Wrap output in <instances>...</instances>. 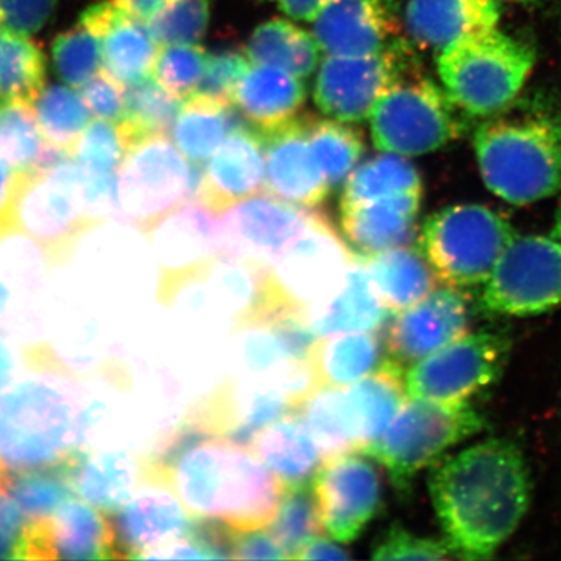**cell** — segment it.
Masks as SVG:
<instances>
[{"label":"cell","instance_id":"1","mask_svg":"<svg viewBox=\"0 0 561 561\" xmlns=\"http://www.w3.org/2000/svg\"><path fill=\"white\" fill-rule=\"evenodd\" d=\"M139 463L142 483L171 490L192 518L256 530L271 526L278 511L283 483L249 446L183 421Z\"/></svg>","mask_w":561,"mask_h":561},{"label":"cell","instance_id":"2","mask_svg":"<svg viewBox=\"0 0 561 561\" xmlns=\"http://www.w3.org/2000/svg\"><path fill=\"white\" fill-rule=\"evenodd\" d=\"M430 494L454 559H491L529 512V463L508 438L479 442L432 465Z\"/></svg>","mask_w":561,"mask_h":561},{"label":"cell","instance_id":"3","mask_svg":"<svg viewBox=\"0 0 561 561\" xmlns=\"http://www.w3.org/2000/svg\"><path fill=\"white\" fill-rule=\"evenodd\" d=\"M476 158L486 190L516 206L561 192V116L502 114L476 130Z\"/></svg>","mask_w":561,"mask_h":561},{"label":"cell","instance_id":"4","mask_svg":"<svg viewBox=\"0 0 561 561\" xmlns=\"http://www.w3.org/2000/svg\"><path fill=\"white\" fill-rule=\"evenodd\" d=\"M84 442L83 412L44 379L0 390V463L9 471L66 463Z\"/></svg>","mask_w":561,"mask_h":561},{"label":"cell","instance_id":"5","mask_svg":"<svg viewBox=\"0 0 561 561\" xmlns=\"http://www.w3.org/2000/svg\"><path fill=\"white\" fill-rule=\"evenodd\" d=\"M535 66L529 44L490 27L449 44L438 57V73L454 105L470 116L507 110L526 87Z\"/></svg>","mask_w":561,"mask_h":561},{"label":"cell","instance_id":"6","mask_svg":"<svg viewBox=\"0 0 561 561\" xmlns=\"http://www.w3.org/2000/svg\"><path fill=\"white\" fill-rule=\"evenodd\" d=\"M409 400L389 427L360 451L387 468L401 500L411 497L412 483L421 470L485 430V420L470 402Z\"/></svg>","mask_w":561,"mask_h":561},{"label":"cell","instance_id":"7","mask_svg":"<svg viewBox=\"0 0 561 561\" xmlns=\"http://www.w3.org/2000/svg\"><path fill=\"white\" fill-rule=\"evenodd\" d=\"M511 221L483 205L446 206L421 228L419 249L435 278L456 289L481 286L515 238Z\"/></svg>","mask_w":561,"mask_h":561},{"label":"cell","instance_id":"8","mask_svg":"<svg viewBox=\"0 0 561 561\" xmlns=\"http://www.w3.org/2000/svg\"><path fill=\"white\" fill-rule=\"evenodd\" d=\"M201 164L187 161L165 135L138 140L117 169L116 219L149 230L186 202H198Z\"/></svg>","mask_w":561,"mask_h":561},{"label":"cell","instance_id":"9","mask_svg":"<svg viewBox=\"0 0 561 561\" xmlns=\"http://www.w3.org/2000/svg\"><path fill=\"white\" fill-rule=\"evenodd\" d=\"M379 150L421 157L448 146L463 133L459 108L445 90L412 70L379 99L370 114Z\"/></svg>","mask_w":561,"mask_h":561},{"label":"cell","instance_id":"10","mask_svg":"<svg viewBox=\"0 0 561 561\" xmlns=\"http://www.w3.org/2000/svg\"><path fill=\"white\" fill-rule=\"evenodd\" d=\"M84 171L69 160L47 172H24L11 210L14 227L46 253L47 262H62L92 227L84 210Z\"/></svg>","mask_w":561,"mask_h":561},{"label":"cell","instance_id":"11","mask_svg":"<svg viewBox=\"0 0 561 561\" xmlns=\"http://www.w3.org/2000/svg\"><path fill=\"white\" fill-rule=\"evenodd\" d=\"M353 260L327 216L311 210L300 234L272 262L276 297L284 308L311 320L341 290Z\"/></svg>","mask_w":561,"mask_h":561},{"label":"cell","instance_id":"12","mask_svg":"<svg viewBox=\"0 0 561 561\" xmlns=\"http://www.w3.org/2000/svg\"><path fill=\"white\" fill-rule=\"evenodd\" d=\"M561 306V242L553 236L513 238L486 279L483 311L534 317Z\"/></svg>","mask_w":561,"mask_h":561},{"label":"cell","instance_id":"13","mask_svg":"<svg viewBox=\"0 0 561 561\" xmlns=\"http://www.w3.org/2000/svg\"><path fill=\"white\" fill-rule=\"evenodd\" d=\"M511 351L502 332H467L415 362L404 375L405 393L413 400L468 402L501 378Z\"/></svg>","mask_w":561,"mask_h":561},{"label":"cell","instance_id":"14","mask_svg":"<svg viewBox=\"0 0 561 561\" xmlns=\"http://www.w3.org/2000/svg\"><path fill=\"white\" fill-rule=\"evenodd\" d=\"M416 58L404 39L389 49L360 57L328 55L313 87V101L321 113L341 122H360L387 91L416 70Z\"/></svg>","mask_w":561,"mask_h":561},{"label":"cell","instance_id":"15","mask_svg":"<svg viewBox=\"0 0 561 561\" xmlns=\"http://www.w3.org/2000/svg\"><path fill=\"white\" fill-rule=\"evenodd\" d=\"M160 265V298L168 302L197 283L221 254L220 216L186 202L144 232Z\"/></svg>","mask_w":561,"mask_h":561},{"label":"cell","instance_id":"16","mask_svg":"<svg viewBox=\"0 0 561 561\" xmlns=\"http://www.w3.org/2000/svg\"><path fill=\"white\" fill-rule=\"evenodd\" d=\"M321 526L332 540L359 538L383 512L382 481L378 468L362 453L324 459L312 479Z\"/></svg>","mask_w":561,"mask_h":561},{"label":"cell","instance_id":"17","mask_svg":"<svg viewBox=\"0 0 561 561\" xmlns=\"http://www.w3.org/2000/svg\"><path fill=\"white\" fill-rule=\"evenodd\" d=\"M117 559L113 524L79 500L62 502L50 516L31 519L18 540L16 560Z\"/></svg>","mask_w":561,"mask_h":561},{"label":"cell","instance_id":"18","mask_svg":"<svg viewBox=\"0 0 561 561\" xmlns=\"http://www.w3.org/2000/svg\"><path fill=\"white\" fill-rule=\"evenodd\" d=\"M219 216L221 254L271 267L300 234L311 210L261 192Z\"/></svg>","mask_w":561,"mask_h":561},{"label":"cell","instance_id":"19","mask_svg":"<svg viewBox=\"0 0 561 561\" xmlns=\"http://www.w3.org/2000/svg\"><path fill=\"white\" fill-rule=\"evenodd\" d=\"M295 412L287 394L272 383L225 379L192 405L184 423L195 431L250 445L273 421Z\"/></svg>","mask_w":561,"mask_h":561},{"label":"cell","instance_id":"20","mask_svg":"<svg viewBox=\"0 0 561 561\" xmlns=\"http://www.w3.org/2000/svg\"><path fill=\"white\" fill-rule=\"evenodd\" d=\"M471 308L456 287L431 291L424 300L398 313L387 331L390 359L415 364L470 331Z\"/></svg>","mask_w":561,"mask_h":561},{"label":"cell","instance_id":"21","mask_svg":"<svg viewBox=\"0 0 561 561\" xmlns=\"http://www.w3.org/2000/svg\"><path fill=\"white\" fill-rule=\"evenodd\" d=\"M313 38L327 55L360 57L401 41L397 0H331L313 21Z\"/></svg>","mask_w":561,"mask_h":561},{"label":"cell","instance_id":"22","mask_svg":"<svg viewBox=\"0 0 561 561\" xmlns=\"http://www.w3.org/2000/svg\"><path fill=\"white\" fill-rule=\"evenodd\" d=\"M264 144V192L301 208H316L330 187L308 139V127L295 119L260 133Z\"/></svg>","mask_w":561,"mask_h":561},{"label":"cell","instance_id":"23","mask_svg":"<svg viewBox=\"0 0 561 561\" xmlns=\"http://www.w3.org/2000/svg\"><path fill=\"white\" fill-rule=\"evenodd\" d=\"M80 24L101 39L102 70L111 79L125 88L149 79L158 44L147 22L105 0L84 11Z\"/></svg>","mask_w":561,"mask_h":561},{"label":"cell","instance_id":"24","mask_svg":"<svg viewBox=\"0 0 561 561\" xmlns=\"http://www.w3.org/2000/svg\"><path fill=\"white\" fill-rule=\"evenodd\" d=\"M264 144L247 127L227 136L202 171L197 201L221 214L236 203L264 191Z\"/></svg>","mask_w":561,"mask_h":561},{"label":"cell","instance_id":"25","mask_svg":"<svg viewBox=\"0 0 561 561\" xmlns=\"http://www.w3.org/2000/svg\"><path fill=\"white\" fill-rule=\"evenodd\" d=\"M192 516L165 486L140 483L131 500L114 513L117 559L142 560L144 553L190 529Z\"/></svg>","mask_w":561,"mask_h":561},{"label":"cell","instance_id":"26","mask_svg":"<svg viewBox=\"0 0 561 561\" xmlns=\"http://www.w3.org/2000/svg\"><path fill=\"white\" fill-rule=\"evenodd\" d=\"M423 192L341 205L342 230L359 256L411 245Z\"/></svg>","mask_w":561,"mask_h":561},{"label":"cell","instance_id":"27","mask_svg":"<svg viewBox=\"0 0 561 561\" xmlns=\"http://www.w3.org/2000/svg\"><path fill=\"white\" fill-rule=\"evenodd\" d=\"M501 5L494 0H409L405 27L423 49L442 51L472 33L496 27Z\"/></svg>","mask_w":561,"mask_h":561},{"label":"cell","instance_id":"28","mask_svg":"<svg viewBox=\"0 0 561 561\" xmlns=\"http://www.w3.org/2000/svg\"><path fill=\"white\" fill-rule=\"evenodd\" d=\"M305 101L306 87L300 77L275 66L251 65L232 94L231 105L265 133L297 119Z\"/></svg>","mask_w":561,"mask_h":561},{"label":"cell","instance_id":"29","mask_svg":"<svg viewBox=\"0 0 561 561\" xmlns=\"http://www.w3.org/2000/svg\"><path fill=\"white\" fill-rule=\"evenodd\" d=\"M73 493L92 507L113 515L131 500L140 479V463L124 451L80 449L66 461Z\"/></svg>","mask_w":561,"mask_h":561},{"label":"cell","instance_id":"30","mask_svg":"<svg viewBox=\"0 0 561 561\" xmlns=\"http://www.w3.org/2000/svg\"><path fill=\"white\" fill-rule=\"evenodd\" d=\"M383 343L375 331L323 335L308 354L316 389H346L382 364Z\"/></svg>","mask_w":561,"mask_h":561},{"label":"cell","instance_id":"31","mask_svg":"<svg viewBox=\"0 0 561 561\" xmlns=\"http://www.w3.org/2000/svg\"><path fill=\"white\" fill-rule=\"evenodd\" d=\"M249 448L279 479L283 489L312 482L323 463L311 432L295 413L273 421L257 432Z\"/></svg>","mask_w":561,"mask_h":561},{"label":"cell","instance_id":"32","mask_svg":"<svg viewBox=\"0 0 561 561\" xmlns=\"http://www.w3.org/2000/svg\"><path fill=\"white\" fill-rule=\"evenodd\" d=\"M404 375L402 365L389 357L376 371L346 387V405L360 451L376 440L400 412L408 398Z\"/></svg>","mask_w":561,"mask_h":561},{"label":"cell","instance_id":"33","mask_svg":"<svg viewBox=\"0 0 561 561\" xmlns=\"http://www.w3.org/2000/svg\"><path fill=\"white\" fill-rule=\"evenodd\" d=\"M359 257L379 300L389 312L412 308L435 290L437 278L420 249L400 247Z\"/></svg>","mask_w":561,"mask_h":561},{"label":"cell","instance_id":"34","mask_svg":"<svg viewBox=\"0 0 561 561\" xmlns=\"http://www.w3.org/2000/svg\"><path fill=\"white\" fill-rule=\"evenodd\" d=\"M383 308L359 254L354 256L341 290L313 313L309 323L317 335L337 332L376 331L386 321Z\"/></svg>","mask_w":561,"mask_h":561},{"label":"cell","instance_id":"35","mask_svg":"<svg viewBox=\"0 0 561 561\" xmlns=\"http://www.w3.org/2000/svg\"><path fill=\"white\" fill-rule=\"evenodd\" d=\"M243 127L231 105L202 95L183 102L172 127V142L192 164H203L231 131Z\"/></svg>","mask_w":561,"mask_h":561},{"label":"cell","instance_id":"36","mask_svg":"<svg viewBox=\"0 0 561 561\" xmlns=\"http://www.w3.org/2000/svg\"><path fill=\"white\" fill-rule=\"evenodd\" d=\"M251 65L275 66L308 79L320 60L316 38L289 21L264 22L251 33L245 50Z\"/></svg>","mask_w":561,"mask_h":561},{"label":"cell","instance_id":"37","mask_svg":"<svg viewBox=\"0 0 561 561\" xmlns=\"http://www.w3.org/2000/svg\"><path fill=\"white\" fill-rule=\"evenodd\" d=\"M46 83L43 51L27 36L0 24V102L35 105Z\"/></svg>","mask_w":561,"mask_h":561},{"label":"cell","instance_id":"38","mask_svg":"<svg viewBox=\"0 0 561 561\" xmlns=\"http://www.w3.org/2000/svg\"><path fill=\"white\" fill-rule=\"evenodd\" d=\"M324 459L359 453L356 431L346 405L345 389H319L297 411Z\"/></svg>","mask_w":561,"mask_h":561},{"label":"cell","instance_id":"39","mask_svg":"<svg viewBox=\"0 0 561 561\" xmlns=\"http://www.w3.org/2000/svg\"><path fill=\"white\" fill-rule=\"evenodd\" d=\"M183 102L162 90L151 77L125 88L124 117L117 127L128 150L138 140L154 135H171Z\"/></svg>","mask_w":561,"mask_h":561},{"label":"cell","instance_id":"40","mask_svg":"<svg viewBox=\"0 0 561 561\" xmlns=\"http://www.w3.org/2000/svg\"><path fill=\"white\" fill-rule=\"evenodd\" d=\"M423 192L415 165L397 153L379 154L354 169L345 181L341 205Z\"/></svg>","mask_w":561,"mask_h":561},{"label":"cell","instance_id":"41","mask_svg":"<svg viewBox=\"0 0 561 561\" xmlns=\"http://www.w3.org/2000/svg\"><path fill=\"white\" fill-rule=\"evenodd\" d=\"M44 142L68 151L73 158L77 144L92 121L80 92L70 87L47 88L33 105Z\"/></svg>","mask_w":561,"mask_h":561},{"label":"cell","instance_id":"42","mask_svg":"<svg viewBox=\"0 0 561 561\" xmlns=\"http://www.w3.org/2000/svg\"><path fill=\"white\" fill-rule=\"evenodd\" d=\"M308 139L330 191L337 190L359 162L364 140L359 130L341 121H316L308 125Z\"/></svg>","mask_w":561,"mask_h":561},{"label":"cell","instance_id":"43","mask_svg":"<svg viewBox=\"0 0 561 561\" xmlns=\"http://www.w3.org/2000/svg\"><path fill=\"white\" fill-rule=\"evenodd\" d=\"M321 531L323 526L312 482L283 489L278 511L271 523V534L287 559L295 560L302 546L319 537Z\"/></svg>","mask_w":561,"mask_h":561},{"label":"cell","instance_id":"44","mask_svg":"<svg viewBox=\"0 0 561 561\" xmlns=\"http://www.w3.org/2000/svg\"><path fill=\"white\" fill-rule=\"evenodd\" d=\"M7 483L22 512L27 515L28 522L50 516L73 494L66 463L9 471Z\"/></svg>","mask_w":561,"mask_h":561},{"label":"cell","instance_id":"45","mask_svg":"<svg viewBox=\"0 0 561 561\" xmlns=\"http://www.w3.org/2000/svg\"><path fill=\"white\" fill-rule=\"evenodd\" d=\"M43 146L33 105L0 102V161L13 171L31 172Z\"/></svg>","mask_w":561,"mask_h":561},{"label":"cell","instance_id":"46","mask_svg":"<svg viewBox=\"0 0 561 561\" xmlns=\"http://www.w3.org/2000/svg\"><path fill=\"white\" fill-rule=\"evenodd\" d=\"M209 54L198 44H169L158 47L151 68V79L184 102L197 92L208 65Z\"/></svg>","mask_w":561,"mask_h":561},{"label":"cell","instance_id":"47","mask_svg":"<svg viewBox=\"0 0 561 561\" xmlns=\"http://www.w3.org/2000/svg\"><path fill=\"white\" fill-rule=\"evenodd\" d=\"M55 68L73 90H81L102 70L101 39L83 25L62 33L54 43Z\"/></svg>","mask_w":561,"mask_h":561},{"label":"cell","instance_id":"48","mask_svg":"<svg viewBox=\"0 0 561 561\" xmlns=\"http://www.w3.org/2000/svg\"><path fill=\"white\" fill-rule=\"evenodd\" d=\"M158 47L201 44L209 25V0H171L149 22Z\"/></svg>","mask_w":561,"mask_h":561},{"label":"cell","instance_id":"49","mask_svg":"<svg viewBox=\"0 0 561 561\" xmlns=\"http://www.w3.org/2000/svg\"><path fill=\"white\" fill-rule=\"evenodd\" d=\"M127 151L117 124L92 117L73 151V161L87 172L116 173Z\"/></svg>","mask_w":561,"mask_h":561},{"label":"cell","instance_id":"50","mask_svg":"<svg viewBox=\"0 0 561 561\" xmlns=\"http://www.w3.org/2000/svg\"><path fill=\"white\" fill-rule=\"evenodd\" d=\"M371 559L448 560L454 559V553L445 540L416 537L400 523H393L373 542Z\"/></svg>","mask_w":561,"mask_h":561},{"label":"cell","instance_id":"51","mask_svg":"<svg viewBox=\"0 0 561 561\" xmlns=\"http://www.w3.org/2000/svg\"><path fill=\"white\" fill-rule=\"evenodd\" d=\"M250 66L249 58L241 51L220 50L209 54L208 65L194 95L231 105L232 94Z\"/></svg>","mask_w":561,"mask_h":561},{"label":"cell","instance_id":"52","mask_svg":"<svg viewBox=\"0 0 561 561\" xmlns=\"http://www.w3.org/2000/svg\"><path fill=\"white\" fill-rule=\"evenodd\" d=\"M94 119L119 124L125 111V87L111 79L108 73H98L79 90Z\"/></svg>","mask_w":561,"mask_h":561},{"label":"cell","instance_id":"53","mask_svg":"<svg viewBox=\"0 0 561 561\" xmlns=\"http://www.w3.org/2000/svg\"><path fill=\"white\" fill-rule=\"evenodd\" d=\"M55 5L57 0H0V24L28 38L47 24Z\"/></svg>","mask_w":561,"mask_h":561},{"label":"cell","instance_id":"54","mask_svg":"<svg viewBox=\"0 0 561 561\" xmlns=\"http://www.w3.org/2000/svg\"><path fill=\"white\" fill-rule=\"evenodd\" d=\"M231 559L287 560V556L271 531L234 529L231 538Z\"/></svg>","mask_w":561,"mask_h":561},{"label":"cell","instance_id":"55","mask_svg":"<svg viewBox=\"0 0 561 561\" xmlns=\"http://www.w3.org/2000/svg\"><path fill=\"white\" fill-rule=\"evenodd\" d=\"M350 553L343 551L341 546L328 540V538H312L308 545L302 546L295 560H348Z\"/></svg>","mask_w":561,"mask_h":561},{"label":"cell","instance_id":"56","mask_svg":"<svg viewBox=\"0 0 561 561\" xmlns=\"http://www.w3.org/2000/svg\"><path fill=\"white\" fill-rule=\"evenodd\" d=\"M330 2L331 0H276L284 14L302 22L316 21Z\"/></svg>","mask_w":561,"mask_h":561},{"label":"cell","instance_id":"57","mask_svg":"<svg viewBox=\"0 0 561 561\" xmlns=\"http://www.w3.org/2000/svg\"><path fill=\"white\" fill-rule=\"evenodd\" d=\"M113 2L117 3L127 13H130L131 16L149 22L171 0H113Z\"/></svg>","mask_w":561,"mask_h":561},{"label":"cell","instance_id":"58","mask_svg":"<svg viewBox=\"0 0 561 561\" xmlns=\"http://www.w3.org/2000/svg\"><path fill=\"white\" fill-rule=\"evenodd\" d=\"M14 370H16V362H14L13 353L5 341L0 339V390L9 387L13 381Z\"/></svg>","mask_w":561,"mask_h":561},{"label":"cell","instance_id":"59","mask_svg":"<svg viewBox=\"0 0 561 561\" xmlns=\"http://www.w3.org/2000/svg\"><path fill=\"white\" fill-rule=\"evenodd\" d=\"M18 540L0 530V560H16Z\"/></svg>","mask_w":561,"mask_h":561},{"label":"cell","instance_id":"60","mask_svg":"<svg viewBox=\"0 0 561 561\" xmlns=\"http://www.w3.org/2000/svg\"><path fill=\"white\" fill-rule=\"evenodd\" d=\"M11 300V291L9 284L3 283L2 278H0V317L7 312L9 309Z\"/></svg>","mask_w":561,"mask_h":561},{"label":"cell","instance_id":"61","mask_svg":"<svg viewBox=\"0 0 561 561\" xmlns=\"http://www.w3.org/2000/svg\"><path fill=\"white\" fill-rule=\"evenodd\" d=\"M494 2L500 3V5H504V3H513V5H538V3L545 2V0H494Z\"/></svg>","mask_w":561,"mask_h":561},{"label":"cell","instance_id":"62","mask_svg":"<svg viewBox=\"0 0 561 561\" xmlns=\"http://www.w3.org/2000/svg\"><path fill=\"white\" fill-rule=\"evenodd\" d=\"M552 236L561 242V206L557 210L556 220H553Z\"/></svg>","mask_w":561,"mask_h":561}]
</instances>
